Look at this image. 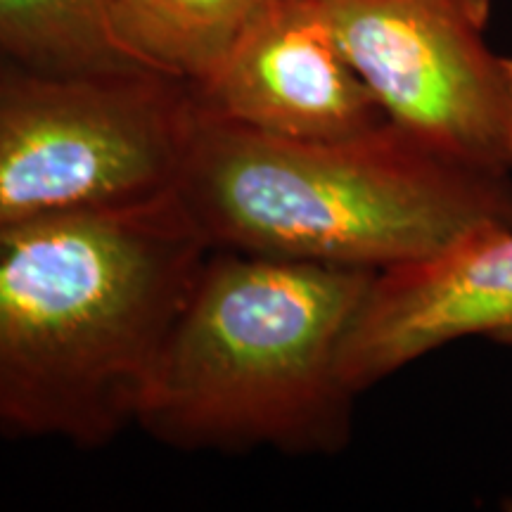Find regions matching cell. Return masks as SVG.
Instances as JSON below:
<instances>
[{"label": "cell", "mask_w": 512, "mask_h": 512, "mask_svg": "<svg viewBox=\"0 0 512 512\" xmlns=\"http://www.w3.org/2000/svg\"><path fill=\"white\" fill-rule=\"evenodd\" d=\"M209 252L174 195L0 223V430L98 448L136 427Z\"/></svg>", "instance_id": "obj_1"}, {"label": "cell", "mask_w": 512, "mask_h": 512, "mask_svg": "<svg viewBox=\"0 0 512 512\" xmlns=\"http://www.w3.org/2000/svg\"><path fill=\"white\" fill-rule=\"evenodd\" d=\"M174 197L209 249L373 273L486 223L512 226L510 176L453 162L392 121L297 140L202 105Z\"/></svg>", "instance_id": "obj_2"}, {"label": "cell", "mask_w": 512, "mask_h": 512, "mask_svg": "<svg viewBox=\"0 0 512 512\" xmlns=\"http://www.w3.org/2000/svg\"><path fill=\"white\" fill-rule=\"evenodd\" d=\"M373 271L211 249L152 363L136 427L181 451L349 444L342 347Z\"/></svg>", "instance_id": "obj_3"}, {"label": "cell", "mask_w": 512, "mask_h": 512, "mask_svg": "<svg viewBox=\"0 0 512 512\" xmlns=\"http://www.w3.org/2000/svg\"><path fill=\"white\" fill-rule=\"evenodd\" d=\"M202 102L152 69L48 72L0 57V223L176 192Z\"/></svg>", "instance_id": "obj_4"}, {"label": "cell", "mask_w": 512, "mask_h": 512, "mask_svg": "<svg viewBox=\"0 0 512 512\" xmlns=\"http://www.w3.org/2000/svg\"><path fill=\"white\" fill-rule=\"evenodd\" d=\"M339 48L408 136L512 176V57L486 41L494 0H318Z\"/></svg>", "instance_id": "obj_5"}, {"label": "cell", "mask_w": 512, "mask_h": 512, "mask_svg": "<svg viewBox=\"0 0 512 512\" xmlns=\"http://www.w3.org/2000/svg\"><path fill=\"white\" fill-rule=\"evenodd\" d=\"M467 337L512 347V226L505 223L373 273L344 337V382L361 394Z\"/></svg>", "instance_id": "obj_6"}, {"label": "cell", "mask_w": 512, "mask_h": 512, "mask_svg": "<svg viewBox=\"0 0 512 512\" xmlns=\"http://www.w3.org/2000/svg\"><path fill=\"white\" fill-rule=\"evenodd\" d=\"M195 91L216 117L280 138H342L387 121L318 0H264Z\"/></svg>", "instance_id": "obj_7"}, {"label": "cell", "mask_w": 512, "mask_h": 512, "mask_svg": "<svg viewBox=\"0 0 512 512\" xmlns=\"http://www.w3.org/2000/svg\"><path fill=\"white\" fill-rule=\"evenodd\" d=\"M264 0H107L112 27L140 67L200 86Z\"/></svg>", "instance_id": "obj_8"}, {"label": "cell", "mask_w": 512, "mask_h": 512, "mask_svg": "<svg viewBox=\"0 0 512 512\" xmlns=\"http://www.w3.org/2000/svg\"><path fill=\"white\" fill-rule=\"evenodd\" d=\"M0 57L48 72L145 69L119 41L107 0H0Z\"/></svg>", "instance_id": "obj_9"}, {"label": "cell", "mask_w": 512, "mask_h": 512, "mask_svg": "<svg viewBox=\"0 0 512 512\" xmlns=\"http://www.w3.org/2000/svg\"><path fill=\"white\" fill-rule=\"evenodd\" d=\"M503 510L512 512V496H510V498H505V501H503Z\"/></svg>", "instance_id": "obj_10"}]
</instances>
